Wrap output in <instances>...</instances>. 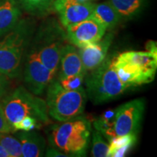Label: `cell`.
Instances as JSON below:
<instances>
[{
  "instance_id": "6da1fadb",
  "label": "cell",
  "mask_w": 157,
  "mask_h": 157,
  "mask_svg": "<svg viewBox=\"0 0 157 157\" xmlns=\"http://www.w3.org/2000/svg\"><path fill=\"white\" fill-rule=\"evenodd\" d=\"M36 31L31 18H21L0 39V72L11 79L22 75L25 56Z\"/></svg>"
},
{
  "instance_id": "7a4b0ae2",
  "label": "cell",
  "mask_w": 157,
  "mask_h": 157,
  "mask_svg": "<svg viewBox=\"0 0 157 157\" xmlns=\"http://www.w3.org/2000/svg\"><path fill=\"white\" fill-rule=\"evenodd\" d=\"M91 123L79 116L46 129L49 144L68 156H85L91 135Z\"/></svg>"
},
{
  "instance_id": "3957f363",
  "label": "cell",
  "mask_w": 157,
  "mask_h": 157,
  "mask_svg": "<svg viewBox=\"0 0 157 157\" xmlns=\"http://www.w3.org/2000/svg\"><path fill=\"white\" fill-rule=\"evenodd\" d=\"M112 65L120 81L130 88L154 81L157 56L148 51H127L113 56Z\"/></svg>"
},
{
  "instance_id": "277c9868",
  "label": "cell",
  "mask_w": 157,
  "mask_h": 157,
  "mask_svg": "<svg viewBox=\"0 0 157 157\" xmlns=\"http://www.w3.org/2000/svg\"><path fill=\"white\" fill-rule=\"evenodd\" d=\"M0 103L12 127L25 117L34 118L42 124L50 123L46 101L33 94L24 86H18L8 92Z\"/></svg>"
},
{
  "instance_id": "5b68a950",
  "label": "cell",
  "mask_w": 157,
  "mask_h": 157,
  "mask_svg": "<svg viewBox=\"0 0 157 157\" xmlns=\"http://www.w3.org/2000/svg\"><path fill=\"white\" fill-rule=\"evenodd\" d=\"M66 33L53 18L47 20L36 31L29 46L40 61L56 74L58 71L60 54L67 44Z\"/></svg>"
},
{
  "instance_id": "8992f818",
  "label": "cell",
  "mask_w": 157,
  "mask_h": 157,
  "mask_svg": "<svg viewBox=\"0 0 157 157\" xmlns=\"http://www.w3.org/2000/svg\"><path fill=\"white\" fill-rule=\"evenodd\" d=\"M114 56L106 57L95 69L84 76L87 96L94 104H101L119 97L129 87L120 81L113 67Z\"/></svg>"
},
{
  "instance_id": "52a82bcc",
  "label": "cell",
  "mask_w": 157,
  "mask_h": 157,
  "mask_svg": "<svg viewBox=\"0 0 157 157\" xmlns=\"http://www.w3.org/2000/svg\"><path fill=\"white\" fill-rule=\"evenodd\" d=\"M87 93L84 87L77 90H66L57 79L47 87L46 103L49 116L62 122L81 116L87 103Z\"/></svg>"
},
{
  "instance_id": "ba28073f",
  "label": "cell",
  "mask_w": 157,
  "mask_h": 157,
  "mask_svg": "<svg viewBox=\"0 0 157 157\" xmlns=\"http://www.w3.org/2000/svg\"><path fill=\"white\" fill-rule=\"evenodd\" d=\"M145 109L146 101L142 98L132 100L118 107L115 110L112 121L113 136H121L127 134L137 135Z\"/></svg>"
},
{
  "instance_id": "9c48e42d",
  "label": "cell",
  "mask_w": 157,
  "mask_h": 157,
  "mask_svg": "<svg viewBox=\"0 0 157 157\" xmlns=\"http://www.w3.org/2000/svg\"><path fill=\"white\" fill-rule=\"evenodd\" d=\"M22 75L25 87L34 95H40L54 79L56 74L40 61L29 46L25 56Z\"/></svg>"
},
{
  "instance_id": "30bf717a",
  "label": "cell",
  "mask_w": 157,
  "mask_h": 157,
  "mask_svg": "<svg viewBox=\"0 0 157 157\" xmlns=\"http://www.w3.org/2000/svg\"><path fill=\"white\" fill-rule=\"evenodd\" d=\"M106 29L92 17L66 27V37L71 44L78 48L99 42Z\"/></svg>"
},
{
  "instance_id": "8fae6325",
  "label": "cell",
  "mask_w": 157,
  "mask_h": 157,
  "mask_svg": "<svg viewBox=\"0 0 157 157\" xmlns=\"http://www.w3.org/2000/svg\"><path fill=\"white\" fill-rule=\"evenodd\" d=\"M113 37V34L109 33L104 35L99 42L79 48L80 50H78V55L86 74L97 68L106 58L108 51L112 44Z\"/></svg>"
},
{
  "instance_id": "7c38bea8",
  "label": "cell",
  "mask_w": 157,
  "mask_h": 157,
  "mask_svg": "<svg viewBox=\"0 0 157 157\" xmlns=\"http://www.w3.org/2000/svg\"><path fill=\"white\" fill-rule=\"evenodd\" d=\"M58 78L75 75H85L86 72L82 65L78 50L73 44H66L63 48L59 63Z\"/></svg>"
},
{
  "instance_id": "4fadbf2b",
  "label": "cell",
  "mask_w": 157,
  "mask_h": 157,
  "mask_svg": "<svg viewBox=\"0 0 157 157\" xmlns=\"http://www.w3.org/2000/svg\"><path fill=\"white\" fill-rule=\"evenodd\" d=\"M15 137L19 140L23 157L43 156L46 150V141L35 130L16 131Z\"/></svg>"
},
{
  "instance_id": "5bb4252c",
  "label": "cell",
  "mask_w": 157,
  "mask_h": 157,
  "mask_svg": "<svg viewBox=\"0 0 157 157\" xmlns=\"http://www.w3.org/2000/svg\"><path fill=\"white\" fill-rule=\"evenodd\" d=\"M22 10L18 0H0V39L22 18Z\"/></svg>"
},
{
  "instance_id": "9a60e30c",
  "label": "cell",
  "mask_w": 157,
  "mask_h": 157,
  "mask_svg": "<svg viewBox=\"0 0 157 157\" xmlns=\"http://www.w3.org/2000/svg\"><path fill=\"white\" fill-rule=\"evenodd\" d=\"M95 3L93 2L68 5L57 11L60 23L64 27L78 23L91 17Z\"/></svg>"
},
{
  "instance_id": "2e32d148",
  "label": "cell",
  "mask_w": 157,
  "mask_h": 157,
  "mask_svg": "<svg viewBox=\"0 0 157 157\" xmlns=\"http://www.w3.org/2000/svg\"><path fill=\"white\" fill-rule=\"evenodd\" d=\"M114 8L121 21H128L138 17L148 5V0H108Z\"/></svg>"
},
{
  "instance_id": "e0dca14e",
  "label": "cell",
  "mask_w": 157,
  "mask_h": 157,
  "mask_svg": "<svg viewBox=\"0 0 157 157\" xmlns=\"http://www.w3.org/2000/svg\"><path fill=\"white\" fill-rule=\"evenodd\" d=\"M90 17L103 25L106 30L113 29L121 22L117 13L108 1L95 4Z\"/></svg>"
},
{
  "instance_id": "ac0fdd59",
  "label": "cell",
  "mask_w": 157,
  "mask_h": 157,
  "mask_svg": "<svg viewBox=\"0 0 157 157\" xmlns=\"http://www.w3.org/2000/svg\"><path fill=\"white\" fill-rule=\"evenodd\" d=\"M136 134H127L113 137L109 140L108 157L124 156L137 142Z\"/></svg>"
},
{
  "instance_id": "d6986e66",
  "label": "cell",
  "mask_w": 157,
  "mask_h": 157,
  "mask_svg": "<svg viewBox=\"0 0 157 157\" xmlns=\"http://www.w3.org/2000/svg\"><path fill=\"white\" fill-rule=\"evenodd\" d=\"M23 10L33 16H42L52 9L55 0H18Z\"/></svg>"
},
{
  "instance_id": "ffe728a7",
  "label": "cell",
  "mask_w": 157,
  "mask_h": 157,
  "mask_svg": "<svg viewBox=\"0 0 157 157\" xmlns=\"http://www.w3.org/2000/svg\"><path fill=\"white\" fill-rule=\"evenodd\" d=\"M10 133L0 132V146L5 149L10 157L22 156L21 146L19 140Z\"/></svg>"
},
{
  "instance_id": "44dd1931",
  "label": "cell",
  "mask_w": 157,
  "mask_h": 157,
  "mask_svg": "<svg viewBox=\"0 0 157 157\" xmlns=\"http://www.w3.org/2000/svg\"><path fill=\"white\" fill-rule=\"evenodd\" d=\"M91 156L93 157H106L109 150V144L105 137L99 131L95 129L92 135Z\"/></svg>"
},
{
  "instance_id": "7402d4cb",
  "label": "cell",
  "mask_w": 157,
  "mask_h": 157,
  "mask_svg": "<svg viewBox=\"0 0 157 157\" xmlns=\"http://www.w3.org/2000/svg\"><path fill=\"white\" fill-rule=\"evenodd\" d=\"M42 124L36 119L31 117H25L21 121L14 124L13 128L14 132L16 131H31L41 128Z\"/></svg>"
},
{
  "instance_id": "603a6c76",
  "label": "cell",
  "mask_w": 157,
  "mask_h": 157,
  "mask_svg": "<svg viewBox=\"0 0 157 157\" xmlns=\"http://www.w3.org/2000/svg\"><path fill=\"white\" fill-rule=\"evenodd\" d=\"M85 75H75L62 78H57L60 85L66 90H77L83 87Z\"/></svg>"
},
{
  "instance_id": "cb8c5ba5",
  "label": "cell",
  "mask_w": 157,
  "mask_h": 157,
  "mask_svg": "<svg viewBox=\"0 0 157 157\" xmlns=\"http://www.w3.org/2000/svg\"><path fill=\"white\" fill-rule=\"evenodd\" d=\"M0 132L3 133H13L14 132L13 127L7 121L5 113L4 112V110L0 103Z\"/></svg>"
},
{
  "instance_id": "d4e9b609",
  "label": "cell",
  "mask_w": 157,
  "mask_h": 157,
  "mask_svg": "<svg viewBox=\"0 0 157 157\" xmlns=\"http://www.w3.org/2000/svg\"><path fill=\"white\" fill-rule=\"evenodd\" d=\"M87 2H92V0H55L53 5H52V9H54V10L57 12L68 5Z\"/></svg>"
},
{
  "instance_id": "484cf974",
  "label": "cell",
  "mask_w": 157,
  "mask_h": 157,
  "mask_svg": "<svg viewBox=\"0 0 157 157\" xmlns=\"http://www.w3.org/2000/svg\"><path fill=\"white\" fill-rule=\"evenodd\" d=\"M11 78L0 72V99L9 92Z\"/></svg>"
},
{
  "instance_id": "4316f807",
  "label": "cell",
  "mask_w": 157,
  "mask_h": 157,
  "mask_svg": "<svg viewBox=\"0 0 157 157\" xmlns=\"http://www.w3.org/2000/svg\"><path fill=\"white\" fill-rule=\"evenodd\" d=\"M44 154L46 156H56V157L68 156L67 155L65 154L64 153H63L62 151H60L58 150V149L52 148V147H50V148L47 149L46 153H45Z\"/></svg>"
},
{
  "instance_id": "83f0119b",
  "label": "cell",
  "mask_w": 157,
  "mask_h": 157,
  "mask_svg": "<svg viewBox=\"0 0 157 157\" xmlns=\"http://www.w3.org/2000/svg\"><path fill=\"white\" fill-rule=\"evenodd\" d=\"M146 49L148 52H150L152 54L157 56V44L156 42L154 41H148L146 45Z\"/></svg>"
},
{
  "instance_id": "f1b7e54d",
  "label": "cell",
  "mask_w": 157,
  "mask_h": 157,
  "mask_svg": "<svg viewBox=\"0 0 157 157\" xmlns=\"http://www.w3.org/2000/svg\"><path fill=\"white\" fill-rule=\"evenodd\" d=\"M0 157H10V155L1 146H0Z\"/></svg>"
}]
</instances>
